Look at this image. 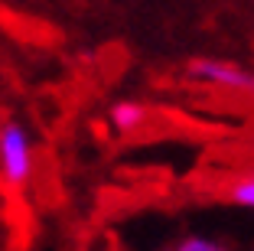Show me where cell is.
Instances as JSON below:
<instances>
[{"mask_svg": "<svg viewBox=\"0 0 254 251\" xmlns=\"http://www.w3.org/2000/svg\"><path fill=\"white\" fill-rule=\"evenodd\" d=\"M189 72L199 82H209V85L254 91V72H248V69H241V66H228V62H215V59H199V62L189 66Z\"/></svg>", "mask_w": 254, "mask_h": 251, "instance_id": "cell-2", "label": "cell"}, {"mask_svg": "<svg viewBox=\"0 0 254 251\" xmlns=\"http://www.w3.org/2000/svg\"><path fill=\"white\" fill-rule=\"evenodd\" d=\"M0 176L7 186H26L33 176V141L16 121L0 124Z\"/></svg>", "mask_w": 254, "mask_h": 251, "instance_id": "cell-1", "label": "cell"}, {"mask_svg": "<svg viewBox=\"0 0 254 251\" xmlns=\"http://www.w3.org/2000/svg\"><path fill=\"white\" fill-rule=\"evenodd\" d=\"M228 199L235 206H245V209H254V173L251 176H241L228 186Z\"/></svg>", "mask_w": 254, "mask_h": 251, "instance_id": "cell-4", "label": "cell"}, {"mask_svg": "<svg viewBox=\"0 0 254 251\" xmlns=\"http://www.w3.org/2000/svg\"><path fill=\"white\" fill-rule=\"evenodd\" d=\"M111 121H114V127H121V131H130V127H137L143 121V108L134 104V101H121V104L111 108Z\"/></svg>", "mask_w": 254, "mask_h": 251, "instance_id": "cell-3", "label": "cell"}, {"mask_svg": "<svg viewBox=\"0 0 254 251\" xmlns=\"http://www.w3.org/2000/svg\"><path fill=\"white\" fill-rule=\"evenodd\" d=\"M176 251H228V248H225V245H218V242H212V238L192 235V238H183Z\"/></svg>", "mask_w": 254, "mask_h": 251, "instance_id": "cell-5", "label": "cell"}]
</instances>
